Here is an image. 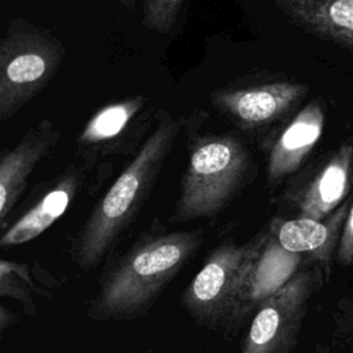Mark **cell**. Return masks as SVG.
<instances>
[{"instance_id":"cell-1","label":"cell","mask_w":353,"mask_h":353,"mask_svg":"<svg viewBox=\"0 0 353 353\" xmlns=\"http://www.w3.org/2000/svg\"><path fill=\"white\" fill-rule=\"evenodd\" d=\"M203 243L201 229L167 230L153 222L123 254L105 261L87 316L120 323L143 316Z\"/></svg>"},{"instance_id":"cell-2","label":"cell","mask_w":353,"mask_h":353,"mask_svg":"<svg viewBox=\"0 0 353 353\" xmlns=\"http://www.w3.org/2000/svg\"><path fill=\"white\" fill-rule=\"evenodd\" d=\"M179 119L165 113L132 160L97 201L70 240L69 256L81 270H94L112 254L149 197L181 131Z\"/></svg>"},{"instance_id":"cell-3","label":"cell","mask_w":353,"mask_h":353,"mask_svg":"<svg viewBox=\"0 0 353 353\" xmlns=\"http://www.w3.org/2000/svg\"><path fill=\"white\" fill-rule=\"evenodd\" d=\"M270 239L269 223L248 241L226 239L205 256L182 292V306L193 321L234 338L254 310V287Z\"/></svg>"},{"instance_id":"cell-4","label":"cell","mask_w":353,"mask_h":353,"mask_svg":"<svg viewBox=\"0 0 353 353\" xmlns=\"http://www.w3.org/2000/svg\"><path fill=\"white\" fill-rule=\"evenodd\" d=\"M251 171L247 146L233 134L197 137L170 222L212 218L240 192Z\"/></svg>"},{"instance_id":"cell-5","label":"cell","mask_w":353,"mask_h":353,"mask_svg":"<svg viewBox=\"0 0 353 353\" xmlns=\"http://www.w3.org/2000/svg\"><path fill=\"white\" fill-rule=\"evenodd\" d=\"M63 44L47 29L15 18L0 44V120L15 116L57 74Z\"/></svg>"},{"instance_id":"cell-6","label":"cell","mask_w":353,"mask_h":353,"mask_svg":"<svg viewBox=\"0 0 353 353\" xmlns=\"http://www.w3.org/2000/svg\"><path fill=\"white\" fill-rule=\"evenodd\" d=\"M330 272L312 266L269 291L254 309L240 353H294L313 295Z\"/></svg>"},{"instance_id":"cell-7","label":"cell","mask_w":353,"mask_h":353,"mask_svg":"<svg viewBox=\"0 0 353 353\" xmlns=\"http://www.w3.org/2000/svg\"><path fill=\"white\" fill-rule=\"evenodd\" d=\"M347 211L349 207L342 204L323 221L295 216L269 222L266 255L276 261L281 283L312 266H323L331 272V259L336 252Z\"/></svg>"},{"instance_id":"cell-8","label":"cell","mask_w":353,"mask_h":353,"mask_svg":"<svg viewBox=\"0 0 353 353\" xmlns=\"http://www.w3.org/2000/svg\"><path fill=\"white\" fill-rule=\"evenodd\" d=\"M306 92L307 87L296 81H252L215 90L211 103L239 128L256 132L285 116Z\"/></svg>"},{"instance_id":"cell-9","label":"cell","mask_w":353,"mask_h":353,"mask_svg":"<svg viewBox=\"0 0 353 353\" xmlns=\"http://www.w3.org/2000/svg\"><path fill=\"white\" fill-rule=\"evenodd\" d=\"M59 139L58 127L48 119L30 127L15 146L0 156V225L18 204L36 165L52 150Z\"/></svg>"},{"instance_id":"cell-10","label":"cell","mask_w":353,"mask_h":353,"mask_svg":"<svg viewBox=\"0 0 353 353\" xmlns=\"http://www.w3.org/2000/svg\"><path fill=\"white\" fill-rule=\"evenodd\" d=\"M352 170L353 143L346 142L305 186L287 194L298 216L316 221L328 218L349 193Z\"/></svg>"},{"instance_id":"cell-11","label":"cell","mask_w":353,"mask_h":353,"mask_svg":"<svg viewBox=\"0 0 353 353\" xmlns=\"http://www.w3.org/2000/svg\"><path fill=\"white\" fill-rule=\"evenodd\" d=\"M83 168L68 167L19 218H17L0 237L1 248H11L29 243L51 228L69 208L83 185Z\"/></svg>"},{"instance_id":"cell-12","label":"cell","mask_w":353,"mask_h":353,"mask_svg":"<svg viewBox=\"0 0 353 353\" xmlns=\"http://www.w3.org/2000/svg\"><path fill=\"white\" fill-rule=\"evenodd\" d=\"M325 114L321 103H307L274 138L268 152L266 176L270 188L277 186L287 175L295 172L324 130Z\"/></svg>"},{"instance_id":"cell-13","label":"cell","mask_w":353,"mask_h":353,"mask_svg":"<svg viewBox=\"0 0 353 353\" xmlns=\"http://www.w3.org/2000/svg\"><path fill=\"white\" fill-rule=\"evenodd\" d=\"M296 26L353 51V0H273Z\"/></svg>"},{"instance_id":"cell-14","label":"cell","mask_w":353,"mask_h":353,"mask_svg":"<svg viewBox=\"0 0 353 353\" xmlns=\"http://www.w3.org/2000/svg\"><path fill=\"white\" fill-rule=\"evenodd\" d=\"M146 106V98L135 95L102 106L83 127L77 145L84 150L106 148L119 139Z\"/></svg>"},{"instance_id":"cell-15","label":"cell","mask_w":353,"mask_h":353,"mask_svg":"<svg viewBox=\"0 0 353 353\" xmlns=\"http://www.w3.org/2000/svg\"><path fill=\"white\" fill-rule=\"evenodd\" d=\"M46 295L34 283L28 263L1 259L0 261V296L17 301L29 317L37 314L34 295Z\"/></svg>"},{"instance_id":"cell-16","label":"cell","mask_w":353,"mask_h":353,"mask_svg":"<svg viewBox=\"0 0 353 353\" xmlns=\"http://www.w3.org/2000/svg\"><path fill=\"white\" fill-rule=\"evenodd\" d=\"M186 0H142L143 23L149 30L160 34L170 33Z\"/></svg>"},{"instance_id":"cell-17","label":"cell","mask_w":353,"mask_h":353,"mask_svg":"<svg viewBox=\"0 0 353 353\" xmlns=\"http://www.w3.org/2000/svg\"><path fill=\"white\" fill-rule=\"evenodd\" d=\"M335 254L339 265L342 266L353 265V203L349 207Z\"/></svg>"},{"instance_id":"cell-18","label":"cell","mask_w":353,"mask_h":353,"mask_svg":"<svg viewBox=\"0 0 353 353\" xmlns=\"http://www.w3.org/2000/svg\"><path fill=\"white\" fill-rule=\"evenodd\" d=\"M334 323L339 338L353 346V299H345L338 303Z\"/></svg>"},{"instance_id":"cell-19","label":"cell","mask_w":353,"mask_h":353,"mask_svg":"<svg viewBox=\"0 0 353 353\" xmlns=\"http://www.w3.org/2000/svg\"><path fill=\"white\" fill-rule=\"evenodd\" d=\"M17 321H18V317H17L14 313L8 312L7 307L1 303V305H0V332H1V334L6 332V331H7L11 325H14Z\"/></svg>"},{"instance_id":"cell-20","label":"cell","mask_w":353,"mask_h":353,"mask_svg":"<svg viewBox=\"0 0 353 353\" xmlns=\"http://www.w3.org/2000/svg\"><path fill=\"white\" fill-rule=\"evenodd\" d=\"M114 1L119 3L125 10H134L137 6V0H114Z\"/></svg>"},{"instance_id":"cell-21","label":"cell","mask_w":353,"mask_h":353,"mask_svg":"<svg viewBox=\"0 0 353 353\" xmlns=\"http://www.w3.org/2000/svg\"><path fill=\"white\" fill-rule=\"evenodd\" d=\"M316 353H330V350L327 347H324V346H317Z\"/></svg>"}]
</instances>
